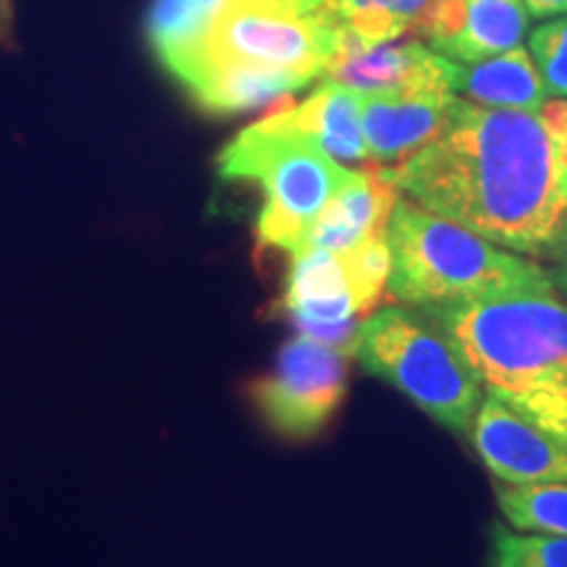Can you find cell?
I'll list each match as a JSON object with an SVG mask.
<instances>
[{"label": "cell", "instance_id": "cell-7", "mask_svg": "<svg viewBox=\"0 0 567 567\" xmlns=\"http://www.w3.org/2000/svg\"><path fill=\"white\" fill-rule=\"evenodd\" d=\"M344 392V354L297 334L279 350L274 371L252 381L250 400L276 434L310 439L331 421Z\"/></svg>", "mask_w": 567, "mask_h": 567}, {"label": "cell", "instance_id": "cell-22", "mask_svg": "<svg viewBox=\"0 0 567 567\" xmlns=\"http://www.w3.org/2000/svg\"><path fill=\"white\" fill-rule=\"evenodd\" d=\"M528 45L549 95L567 97V13L536 27Z\"/></svg>", "mask_w": 567, "mask_h": 567}, {"label": "cell", "instance_id": "cell-4", "mask_svg": "<svg viewBox=\"0 0 567 567\" xmlns=\"http://www.w3.org/2000/svg\"><path fill=\"white\" fill-rule=\"evenodd\" d=\"M289 103H279L239 132L218 155V174L226 182L258 184L264 195L255 224L260 245L295 255L302 250L310 224L350 179L352 168L295 130Z\"/></svg>", "mask_w": 567, "mask_h": 567}, {"label": "cell", "instance_id": "cell-15", "mask_svg": "<svg viewBox=\"0 0 567 567\" xmlns=\"http://www.w3.org/2000/svg\"><path fill=\"white\" fill-rule=\"evenodd\" d=\"M450 90L463 101L486 109L542 111L547 103V87L534 59L520 45L476 63L450 61Z\"/></svg>", "mask_w": 567, "mask_h": 567}, {"label": "cell", "instance_id": "cell-25", "mask_svg": "<svg viewBox=\"0 0 567 567\" xmlns=\"http://www.w3.org/2000/svg\"><path fill=\"white\" fill-rule=\"evenodd\" d=\"M528 13L538 19L555 17V13H567V0H523Z\"/></svg>", "mask_w": 567, "mask_h": 567}, {"label": "cell", "instance_id": "cell-16", "mask_svg": "<svg viewBox=\"0 0 567 567\" xmlns=\"http://www.w3.org/2000/svg\"><path fill=\"white\" fill-rule=\"evenodd\" d=\"M308 84L305 76L289 74V71L239 66V63L213 61L208 55V63L187 92L197 105L210 113H245L289 101L297 90H305Z\"/></svg>", "mask_w": 567, "mask_h": 567}, {"label": "cell", "instance_id": "cell-21", "mask_svg": "<svg viewBox=\"0 0 567 567\" xmlns=\"http://www.w3.org/2000/svg\"><path fill=\"white\" fill-rule=\"evenodd\" d=\"M494 567H567V536L494 528Z\"/></svg>", "mask_w": 567, "mask_h": 567}, {"label": "cell", "instance_id": "cell-2", "mask_svg": "<svg viewBox=\"0 0 567 567\" xmlns=\"http://www.w3.org/2000/svg\"><path fill=\"white\" fill-rule=\"evenodd\" d=\"M492 394L567 439V305L555 292L425 310Z\"/></svg>", "mask_w": 567, "mask_h": 567}, {"label": "cell", "instance_id": "cell-3", "mask_svg": "<svg viewBox=\"0 0 567 567\" xmlns=\"http://www.w3.org/2000/svg\"><path fill=\"white\" fill-rule=\"evenodd\" d=\"M386 239L392 250L389 295L417 310L555 292V284L542 266L446 221L408 197H396Z\"/></svg>", "mask_w": 567, "mask_h": 567}, {"label": "cell", "instance_id": "cell-5", "mask_svg": "<svg viewBox=\"0 0 567 567\" xmlns=\"http://www.w3.org/2000/svg\"><path fill=\"white\" fill-rule=\"evenodd\" d=\"M365 371L408 394L444 429L467 434L481 405V381L434 318L384 308L360 323L358 354Z\"/></svg>", "mask_w": 567, "mask_h": 567}, {"label": "cell", "instance_id": "cell-12", "mask_svg": "<svg viewBox=\"0 0 567 567\" xmlns=\"http://www.w3.org/2000/svg\"><path fill=\"white\" fill-rule=\"evenodd\" d=\"M455 92H402V95H360V126L368 158L375 166H394L442 134Z\"/></svg>", "mask_w": 567, "mask_h": 567}, {"label": "cell", "instance_id": "cell-11", "mask_svg": "<svg viewBox=\"0 0 567 567\" xmlns=\"http://www.w3.org/2000/svg\"><path fill=\"white\" fill-rule=\"evenodd\" d=\"M528 21L523 0H431L421 34L444 59L476 63L520 45Z\"/></svg>", "mask_w": 567, "mask_h": 567}, {"label": "cell", "instance_id": "cell-24", "mask_svg": "<svg viewBox=\"0 0 567 567\" xmlns=\"http://www.w3.org/2000/svg\"><path fill=\"white\" fill-rule=\"evenodd\" d=\"M547 258H549L547 274H549L551 284H557V287L567 295V216H565V221L559 224V229L555 234V243H551Z\"/></svg>", "mask_w": 567, "mask_h": 567}, {"label": "cell", "instance_id": "cell-18", "mask_svg": "<svg viewBox=\"0 0 567 567\" xmlns=\"http://www.w3.org/2000/svg\"><path fill=\"white\" fill-rule=\"evenodd\" d=\"M321 11L363 40L417 38L431 0H316Z\"/></svg>", "mask_w": 567, "mask_h": 567}, {"label": "cell", "instance_id": "cell-9", "mask_svg": "<svg viewBox=\"0 0 567 567\" xmlns=\"http://www.w3.org/2000/svg\"><path fill=\"white\" fill-rule=\"evenodd\" d=\"M478 457L505 484H559L567 481V439L544 429L499 394L484 396L471 423Z\"/></svg>", "mask_w": 567, "mask_h": 567}, {"label": "cell", "instance_id": "cell-10", "mask_svg": "<svg viewBox=\"0 0 567 567\" xmlns=\"http://www.w3.org/2000/svg\"><path fill=\"white\" fill-rule=\"evenodd\" d=\"M281 308L300 337L344 358L358 354L360 313L337 252H295Z\"/></svg>", "mask_w": 567, "mask_h": 567}, {"label": "cell", "instance_id": "cell-6", "mask_svg": "<svg viewBox=\"0 0 567 567\" xmlns=\"http://www.w3.org/2000/svg\"><path fill=\"white\" fill-rule=\"evenodd\" d=\"M337 24L316 0H224L208 32L213 61L305 76L326 74Z\"/></svg>", "mask_w": 567, "mask_h": 567}, {"label": "cell", "instance_id": "cell-1", "mask_svg": "<svg viewBox=\"0 0 567 567\" xmlns=\"http://www.w3.org/2000/svg\"><path fill=\"white\" fill-rule=\"evenodd\" d=\"M379 168L421 208L534 258H547L567 216V172L542 111L455 97L436 140Z\"/></svg>", "mask_w": 567, "mask_h": 567}, {"label": "cell", "instance_id": "cell-19", "mask_svg": "<svg viewBox=\"0 0 567 567\" xmlns=\"http://www.w3.org/2000/svg\"><path fill=\"white\" fill-rule=\"evenodd\" d=\"M496 502L509 526L517 530L567 536V481L499 486Z\"/></svg>", "mask_w": 567, "mask_h": 567}, {"label": "cell", "instance_id": "cell-20", "mask_svg": "<svg viewBox=\"0 0 567 567\" xmlns=\"http://www.w3.org/2000/svg\"><path fill=\"white\" fill-rule=\"evenodd\" d=\"M339 260H342L347 281H350L358 313L371 316L389 287V276H392V250H389L386 231L373 234L350 250L339 252Z\"/></svg>", "mask_w": 567, "mask_h": 567}, {"label": "cell", "instance_id": "cell-17", "mask_svg": "<svg viewBox=\"0 0 567 567\" xmlns=\"http://www.w3.org/2000/svg\"><path fill=\"white\" fill-rule=\"evenodd\" d=\"M289 122L342 166H365L368 147L360 126V95L323 80L308 101L287 105Z\"/></svg>", "mask_w": 567, "mask_h": 567}, {"label": "cell", "instance_id": "cell-8", "mask_svg": "<svg viewBox=\"0 0 567 567\" xmlns=\"http://www.w3.org/2000/svg\"><path fill=\"white\" fill-rule=\"evenodd\" d=\"M323 76L358 95L450 90V59L423 45L421 38L373 42L337 27Z\"/></svg>", "mask_w": 567, "mask_h": 567}, {"label": "cell", "instance_id": "cell-23", "mask_svg": "<svg viewBox=\"0 0 567 567\" xmlns=\"http://www.w3.org/2000/svg\"><path fill=\"white\" fill-rule=\"evenodd\" d=\"M542 118H544V124H547L551 140H555L559 161H563V166L567 172V101L544 103Z\"/></svg>", "mask_w": 567, "mask_h": 567}, {"label": "cell", "instance_id": "cell-14", "mask_svg": "<svg viewBox=\"0 0 567 567\" xmlns=\"http://www.w3.org/2000/svg\"><path fill=\"white\" fill-rule=\"evenodd\" d=\"M224 0H153L147 11V42L161 66L184 90L208 63V32Z\"/></svg>", "mask_w": 567, "mask_h": 567}, {"label": "cell", "instance_id": "cell-13", "mask_svg": "<svg viewBox=\"0 0 567 567\" xmlns=\"http://www.w3.org/2000/svg\"><path fill=\"white\" fill-rule=\"evenodd\" d=\"M400 193L384 179L375 163L350 174L342 189L323 205L305 234L302 250L344 252L373 234H384ZM300 250V252H302Z\"/></svg>", "mask_w": 567, "mask_h": 567}]
</instances>
